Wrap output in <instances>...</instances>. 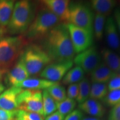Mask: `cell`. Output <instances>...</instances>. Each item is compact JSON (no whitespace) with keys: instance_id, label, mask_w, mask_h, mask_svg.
<instances>
[{"instance_id":"277c9868","label":"cell","mask_w":120,"mask_h":120,"mask_svg":"<svg viewBox=\"0 0 120 120\" xmlns=\"http://www.w3.org/2000/svg\"><path fill=\"white\" fill-rule=\"evenodd\" d=\"M19 58L30 76L41 72L47 65L52 62L50 57L42 46L35 44L26 46Z\"/></svg>"},{"instance_id":"7402d4cb","label":"cell","mask_w":120,"mask_h":120,"mask_svg":"<svg viewBox=\"0 0 120 120\" xmlns=\"http://www.w3.org/2000/svg\"><path fill=\"white\" fill-rule=\"evenodd\" d=\"M42 102L43 116L45 118L56 112L57 109V102L46 90H44L42 91Z\"/></svg>"},{"instance_id":"d4e9b609","label":"cell","mask_w":120,"mask_h":120,"mask_svg":"<svg viewBox=\"0 0 120 120\" xmlns=\"http://www.w3.org/2000/svg\"><path fill=\"white\" fill-rule=\"evenodd\" d=\"M79 94L76 99V101L79 105L89 98L91 90V83L90 80L87 78H84L79 83Z\"/></svg>"},{"instance_id":"7c38bea8","label":"cell","mask_w":120,"mask_h":120,"mask_svg":"<svg viewBox=\"0 0 120 120\" xmlns=\"http://www.w3.org/2000/svg\"><path fill=\"white\" fill-rule=\"evenodd\" d=\"M23 89L16 86L11 87L0 95V109L7 111L18 109L17 97Z\"/></svg>"},{"instance_id":"4fadbf2b","label":"cell","mask_w":120,"mask_h":120,"mask_svg":"<svg viewBox=\"0 0 120 120\" xmlns=\"http://www.w3.org/2000/svg\"><path fill=\"white\" fill-rule=\"evenodd\" d=\"M104 31L106 42L109 49L112 50H119L120 49V34L112 16H109L106 19Z\"/></svg>"},{"instance_id":"ba28073f","label":"cell","mask_w":120,"mask_h":120,"mask_svg":"<svg viewBox=\"0 0 120 120\" xmlns=\"http://www.w3.org/2000/svg\"><path fill=\"white\" fill-rule=\"evenodd\" d=\"M67 26L75 53H81L92 46L93 32L70 23H67Z\"/></svg>"},{"instance_id":"30bf717a","label":"cell","mask_w":120,"mask_h":120,"mask_svg":"<svg viewBox=\"0 0 120 120\" xmlns=\"http://www.w3.org/2000/svg\"><path fill=\"white\" fill-rule=\"evenodd\" d=\"M73 61H66L62 62H52L47 65L40 72V76L43 79L51 81L58 82L72 68Z\"/></svg>"},{"instance_id":"f546056e","label":"cell","mask_w":120,"mask_h":120,"mask_svg":"<svg viewBox=\"0 0 120 120\" xmlns=\"http://www.w3.org/2000/svg\"><path fill=\"white\" fill-rule=\"evenodd\" d=\"M79 83L70 85L67 88L66 93L67 98L76 100L79 94Z\"/></svg>"},{"instance_id":"6da1fadb","label":"cell","mask_w":120,"mask_h":120,"mask_svg":"<svg viewBox=\"0 0 120 120\" xmlns=\"http://www.w3.org/2000/svg\"><path fill=\"white\" fill-rule=\"evenodd\" d=\"M42 47L52 62L73 61L75 52L72 44L67 23H60L43 38Z\"/></svg>"},{"instance_id":"8d00e7d4","label":"cell","mask_w":120,"mask_h":120,"mask_svg":"<svg viewBox=\"0 0 120 120\" xmlns=\"http://www.w3.org/2000/svg\"><path fill=\"white\" fill-rule=\"evenodd\" d=\"M4 71L1 69L0 70V95L2 93L4 92V89H5V86L4 85L2 82L3 79V75H4Z\"/></svg>"},{"instance_id":"e575fe53","label":"cell","mask_w":120,"mask_h":120,"mask_svg":"<svg viewBox=\"0 0 120 120\" xmlns=\"http://www.w3.org/2000/svg\"><path fill=\"white\" fill-rule=\"evenodd\" d=\"M112 17L113 18L118 33L120 35V7L115 9L113 11V16Z\"/></svg>"},{"instance_id":"8992f818","label":"cell","mask_w":120,"mask_h":120,"mask_svg":"<svg viewBox=\"0 0 120 120\" xmlns=\"http://www.w3.org/2000/svg\"><path fill=\"white\" fill-rule=\"evenodd\" d=\"M94 14L91 7L81 2H72L69 7L68 23L93 32Z\"/></svg>"},{"instance_id":"603a6c76","label":"cell","mask_w":120,"mask_h":120,"mask_svg":"<svg viewBox=\"0 0 120 120\" xmlns=\"http://www.w3.org/2000/svg\"><path fill=\"white\" fill-rule=\"evenodd\" d=\"M106 19V17L103 15L97 13H95V15H94L93 34L94 37L98 41H101L103 38Z\"/></svg>"},{"instance_id":"3957f363","label":"cell","mask_w":120,"mask_h":120,"mask_svg":"<svg viewBox=\"0 0 120 120\" xmlns=\"http://www.w3.org/2000/svg\"><path fill=\"white\" fill-rule=\"evenodd\" d=\"M61 23L60 19L46 8L38 12L26 32L25 38L30 41L43 38L54 27Z\"/></svg>"},{"instance_id":"d6986e66","label":"cell","mask_w":120,"mask_h":120,"mask_svg":"<svg viewBox=\"0 0 120 120\" xmlns=\"http://www.w3.org/2000/svg\"><path fill=\"white\" fill-rule=\"evenodd\" d=\"M58 83V82H52L44 79L28 78L22 83L16 86V87L26 90H44Z\"/></svg>"},{"instance_id":"4316f807","label":"cell","mask_w":120,"mask_h":120,"mask_svg":"<svg viewBox=\"0 0 120 120\" xmlns=\"http://www.w3.org/2000/svg\"><path fill=\"white\" fill-rule=\"evenodd\" d=\"M46 90L57 103L64 101L67 98L66 91L65 88L61 86L59 83L49 87Z\"/></svg>"},{"instance_id":"4dcf8cb0","label":"cell","mask_w":120,"mask_h":120,"mask_svg":"<svg viewBox=\"0 0 120 120\" xmlns=\"http://www.w3.org/2000/svg\"><path fill=\"white\" fill-rule=\"evenodd\" d=\"M83 116V112L79 109H76L64 117V120H82Z\"/></svg>"},{"instance_id":"9a60e30c","label":"cell","mask_w":120,"mask_h":120,"mask_svg":"<svg viewBox=\"0 0 120 120\" xmlns=\"http://www.w3.org/2000/svg\"><path fill=\"white\" fill-rule=\"evenodd\" d=\"M117 75L109 67L102 62L97 68L91 73V79L92 82L106 83Z\"/></svg>"},{"instance_id":"836d02e7","label":"cell","mask_w":120,"mask_h":120,"mask_svg":"<svg viewBox=\"0 0 120 120\" xmlns=\"http://www.w3.org/2000/svg\"><path fill=\"white\" fill-rule=\"evenodd\" d=\"M109 91L120 89V75H116L109 81L107 85Z\"/></svg>"},{"instance_id":"9c48e42d","label":"cell","mask_w":120,"mask_h":120,"mask_svg":"<svg viewBox=\"0 0 120 120\" xmlns=\"http://www.w3.org/2000/svg\"><path fill=\"white\" fill-rule=\"evenodd\" d=\"M101 54L96 46H92L84 51L77 54L73 64L81 68L85 73H91L101 63Z\"/></svg>"},{"instance_id":"5b68a950","label":"cell","mask_w":120,"mask_h":120,"mask_svg":"<svg viewBox=\"0 0 120 120\" xmlns=\"http://www.w3.org/2000/svg\"><path fill=\"white\" fill-rule=\"evenodd\" d=\"M27 40L21 36L3 37L0 39V67L12 64L26 46Z\"/></svg>"},{"instance_id":"f1b7e54d","label":"cell","mask_w":120,"mask_h":120,"mask_svg":"<svg viewBox=\"0 0 120 120\" xmlns=\"http://www.w3.org/2000/svg\"><path fill=\"white\" fill-rule=\"evenodd\" d=\"M105 104L109 107H113L120 103V89L110 91L103 99Z\"/></svg>"},{"instance_id":"1f68e13d","label":"cell","mask_w":120,"mask_h":120,"mask_svg":"<svg viewBox=\"0 0 120 120\" xmlns=\"http://www.w3.org/2000/svg\"><path fill=\"white\" fill-rule=\"evenodd\" d=\"M107 120H120V103L113 106L109 112Z\"/></svg>"},{"instance_id":"7a4b0ae2","label":"cell","mask_w":120,"mask_h":120,"mask_svg":"<svg viewBox=\"0 0 120 120\" xmlns=\"http://www.w3.org/2000/svg\"><path fill=\"white\" fill-rule=\"evenodd\" d=\"M34 17V7L32 3L27 0L17 1L15 4L6 31L11 35L25 34Z\"/></svg>"},{"instance_id":"ffe728a7","label":"cell","mask_w":120,"mask_h":120,"mask_svg":"<svg viewBox=\"0 0 120 120\" xmlns=\"http://www.w3.org/2000/svg\"><path fill=\"white\" fill-rule=\"evenodd\" d=\"M15 6L12 0H0V27H7L11 19Z\"/></svg>"},{"instance_id":"d6a6232c","label":"cell","mask_w":120,"mask_h":120,"mask_svg":"<svg viewBox=\"0 0 120 120\" xmlns=\"http://www.w3.org/2000/svg\"><path fill=\"white\" fill-rule=\"evenodd\" d=\"M16 110L7 111L0 109V120H15Z\"/></svg>"},{"instance_id":"484cf974","label":"cell","mask_w":120,"mask_h":120,"mask_svg":"<svg viewBox=\"0 0 120 120\" xmlns=\"http://www.w3.org/2000/svg\"><path fill=\"white\" fill-rule=\"evenodd\" d=\"M77 105L76 100L67 98L64 101L57 103V111L65 117L74 110Z\"/></svg>"},{"instance_id":"52a82bcc","label":"cell","mask_w":120,"mask_h":120,"mask_svg":"<svg viewBox=\"0 0 120 120\" xmlns=\"http://www.w3.org/2000/svg\"><path fill=\"white\" fill-rule=\"evenodd\" d=\"M17 104L18 109L37 113L43 116L42 92L41 90L23 89L17 97Z\"/></svg>"},{"instance_id":"44dd1931","label":"cell","mask_w":120,"mask_h":120,"mask_svg":"<svg viewBox=\"0 0 120 120\" xmlns=\"http://www.w3.org/2000/svg\"><path fill=\"white\" fill-rule=\"evenodd\" d=\"M85 72L79 66L70 69L62 79V83L65 85L79 83L84 79Z\"/></svg>"},{"instance_id":"f35d334b","label":"cell","mask_w":120,"mask_h":120,"mask_svg":"<svg viewBox=\"0 0 120 120\" xmlns=\"http://www.w3.org/2000/svg\"><path fill=\"white\" fill-rule=\"evenodd\" d=\"M82 120H101L98 118L96 117H86V118H83V119Z\"/></svg>"},{"instance_id":"5bb4252c","label":"cell","mask_w":120,"mask_h":120,"mask_svg":"<svg viewBox=\"0 0 120 120\" xmlns=\"http://www.w3.org/2000/svg\"><path fill=\"white\" fill-rule=\"evenodd\" d=\"M30 75L27 71L21 59L19 58L12 68L7 73L6 77V82L8 85L16 86L29 78Z\"/></svg>"},{"instance_id":"8fae6325","label":"cell","mask_w":120,"mask_h":120,"mask_svg":"<svg viewBox=\"0 0 120 120\" xmlns=\"http://www.w3.org/2000/svg\"><path fill=\"white\" fill-rule=\"evenodd\" d=\"M45 7L55 14L61 23H68L69 7L71 1L68 0H44L42 1Z\"/></svg>"},{"instance_id":"cb8c5ba5","label":"cell","mask_w":120,"mask_h":120,"mask_svg":"<svg viewBox=\"0 0 120 120\" xmlns=\"http://www.w3.org/2000/svg\"><path fill=\"white\" fill-rule=\"evenodd\" d=\"M108 92L109 89L106 83L92 82V84L91 85L90 97V98L96 100H103Z\"/></svg>"},{"instance_id":"74e56055","label":"cell","mask_w":120,"mask_h":120,"mask_svg":"<svg viewBox=\"0 0 120 120\" xmlns=\"http://www.w3.org/2000/svg\"><path fill=\"white\" fill-rule=\"evenodd\" d=\"M6 32V28L0 27V39L4 37V34H5V33Z\"/></svg>"},{"instance_id":"e0dca14e","label":"cell","mask_w":120,"mask_h":120,"mask_svg":"<svg viewBox=\"0 0 120 120\" xmlns=\"http://www.w3.org/2000/svg\"><path fill=\"white\" fill-rule=\"evenodd\" d=\"M116 4L117 2L114 0H92L90 2V7L97 14L107 17L113 12Z\"/></svg>"},{"instance_id":"83f0119b","label":"cell","mask_w":120,"mask_h":120,"mask_svg":"<svg viewBox=\"0 0 120 120\" xmlns=\"http://www.w3.org/2000/svg\"><path fill=\"white\" fill-rule=\"evenodd\" d=\"M44 118L38 113L17 109L15 120H44Z\"/></svg>"},{"instance_id":"2e32d148","label":"cell","mask_w":120,"mask_h":120,"mask_svg":"<svg viewBox=\"0 0 120 120\" xmlns=\"http://www.w3.org/2000/svg\"><path fill=\"white\" fill-rule=\"evenodd\" d=\"M79 108L82 112L96 117H102L106 112V109L101 102L98 100L91 98H88L79 104Z\"/></svg>"},{"instance_id":"d590c367","label":"cell","mask_w":120,"mask_h":120,"mask_svg":"<svg viewBox=\"0 0 120 120\" xmlns=\"http://www.w3.org/2000/svg\"><path fill=\"white\" fill-rule=\"evenodd\" d=\"M64 116L57 111L45 117V120H64Z\"/></svg>"},{"instance_id":"ac0fdd59","label":"cell","mask_w":120,"mask_h":120,"mask_svg":"<svg viewBox=\"0 0 120 120\" xmlns=\"http://www.w3.org/2000/svg\"><path fill=\"white\" fill-rule=\"evenodd\" d=\"M100 54L103 62L117 75H120V57L107 48L102 49Z\"/></svg>"}]
</instances>
